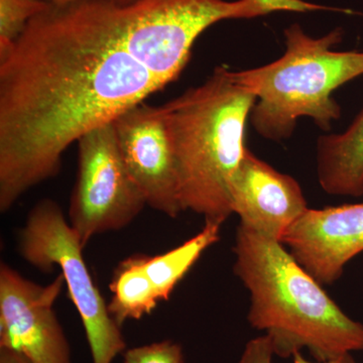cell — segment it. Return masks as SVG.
Instances as JSON below:
<instances>
[{"label":"cell","instance_id":"1","mask_svg":"<svg viewBox=\"0 0 363 363\" xmlns=\"http://www.w3.org/2000/svg\"><path fill=\"white\" fill-rule=\"evenodd\" d=\"M114 0L49 4L0 56V211L58 176L66 150L166 87L124 48Z\"/></svg>","mask_w":363,"mask_h":363},{"label":"cell","instance_id":"5","mask_svg":"<svg viewBox=\"0 0 363 363\" xmlns=\"http://www.w3.org/2000/svg\"><path fill=\"white\" fill-rule=\"evenodd\" d=\"M271 13L262 0L114 2V18L124 48L164 86L181 75L196 40L210 26Z\"/></svg>","mask_w":363,"mask_h":363},{"label":"cell","instance_id":"14","mask_svg":"<svg viewBox=\"0 0 363 363\" xmlns=\"http://www.w3.org/2000/svg\"><path fill=\"white\" fill-rule=\"evenodd\" d=\"M221 224L205 221L200 233L183 245L156 257L143 255V267L156 288L160 300L171 297L177 285L192 269L203 252L220 238Z\"/></svg>","mask_w":363,"mask_h":363},{"label":"cell","instance_id":"20","mask_svg":"<svg viewBox=\"0 0 363 363\" xmlns=\"http://www.w3.org/2000/svg\"><path fill=\"white\" fill-rule=\"evenodd\" d=\"M45 1L52 4H73V2L82 1V0H45Z\"/></svg>","mask_w":363,"mask_h":363},{"label":"cell","instance_id":"6","mask_svg":"<svg viewBox=\"0 0 363 363\" xmlns=\"http://www.w3.org/2000/svg\"><path fill=\"white\" fill-rule=\"evenodd\" d=\"M83 250L63 210L51 199L40 200L32 208L18 233V253L28 264L47 274L55 267L61 269L82 320L93 363H112L124 352L126 342L93 281Z\"/></svg>","mask_w":363,"mask_h":363},{"label":"cell","instance_id":"17","mask_svg":"<svg viewBox=\"0 0 363 363\" xmlns=\"http://www.w3.org/2000/svg\"><path fill=\"white\" fill-rule=\"evenodd\" d=\"M274 357L271 341L262 335L248 341L238 363H272Z\"/></svg>","mask_w":363,"mask_h":363},{"label":"cell","instance_id":"16","mask_svg":"<svg viewBox=\"0 0 363 363\" xmlns=\"http://www.w3.org/2000/svg\"><path fill=\"white\" fill-rule=\"evenodd\" d=\"M123 363H185V358L180 344L164 340L126 350Z\"/></svg>","mask_w":363,"mask_h":363},{"label":"cell","instance_id":"12","mask_svg":"<svg viewBox=\"0 0 363 363\" xmlns=\"http://www.w3.org/2000/svg\"><path fill=\"white\" fill-rule=\"evenodd\" d=\"M317 176L327 194L362 197L363 109L344 133L318 138Z\"/></svg>","mask_w":363,"mask_h":363},{"label":"cell","instance_id":"3","mask_svg":"<svg viewBox=\"0 0 363 363\" xmlns=\"http://www.w3.org/2000/svg\"><path fill=\"white\" fill-rule=\"evenodd\" d=\"M255 93L238 71L218 66L203 84L162 105L175 154L184 211L223 224L231 214V183L247 147Z\"/></svg>","mask_w":363,"mask_h":363},{"label":"cell","instance_id":"13","mask_svg":"<svg viewBox=\"0 0 363 363\" xmlns=\"http://www.w3.org/2000/svg\"><path fill=\"white\" fill-rule=\"evenodd\" d=\"M112 298L108 311L119 326L128 320H140L152 314L161 302L154 284L143 267V255L119 262L112 276Z\"/></svg>","mask_w":363,"mask_h":363},{"label":"cell","instance_id":"19","mask_svg":"<svg viewBox=\"0 0 363 363\" xmlns=\"http://www.w3.org/2000/svg\"><path fill=\"white\" fill-rule=\"evenodd\" d=\"M0 363H30L16 351L0 348Z\"/></svg>","mask_w":363,"mask_h":363},{"label":"cell","instance_id":"2","mask_svg":"<svg viewBox=\"0 0 363 363\" xmlns=\"http://www.w3.org/2000/svg\"><path fill=\"white\" fill-rule=\"evenodd\" d=\"M233 271L250 294L247 320L264 331L274 355L302 350L325 362L363 350V324L351 319L283 243L240 223Z\"/></svg>","mask_w":363,"mask_h":363},{"label":"cell","instance_id":"7","mask_svg":"<svg viewBox=\"0 0 363 363\" xmlns=\"http://www.w3.org/2000/svg\"><path fill=\"white\" fill-rule=\"evenodd\" d=\"M147 206L126 168L113 124L78 140V172L69 207V222L81 245L98 234L125 228Z\"/></svg>","mask_w":363,"mask_h":363},{"label":"cell","instance_id":"10","mask_svg":"<svg viewBox=\"0 0 363 363\" xmlns=\"http://www.w3.org/2000/svg\"><path fill=\"white\" fill-rule=\"evenodd\" d=\"M281 243L321 285H332L363 252V202L308 209Z\"/></svg>","mask_w":363,"mask_h":363},{"label":"cell","instance_id":"4","mask_svg":"<svg viewBox=\"0 0 363 363\" xmlns=\"http://www.w3.org/2000/svg\"><path fill=\"white\" fill-rule=\"evenodd\" d=\"M286 51L259 68L238 71L257 101L250 123L262 138L274 142L293 135L301 117H309L322 130L341 116L333 92L363 75V52L335 51L342 28L320 38L306 33L298 23L286 28Z\"/></svg>","mask_w":363,"mask_h":363},{"label":"cell","instance_id":"8","mask_svg":"<svg viewBox=\"0 0 363 363\" xmlns=\"http://www.w3.org/2000/svg\"><path fill=\"white\" fill-rule=\"evenodd\" d=\"M65 285L61 274L42 286L0 264V348L30 363H72L71 347L54 310Z\"/></svg>","mask_w":363,"mask_h":363},{"label":"cell","instance_id":"15","mask_svg":"<svg viewBox=\"0 0 363 363\" xmlns=\"http://www.w3.org/2000/svg\"><path fill=\"white\" fill-rule=\"evenodd\" d=\"M49 6L45 0H0V56L21 37L26 26Z\"/></svg>","mask_w":363,"mask_h":363},{"label":"cell","instance_id":"21","mask_svg":"<svg viewBox=\"0 0 363 363\" xmlns=\"http://www.w3.org/2000/svg\"><path fill=\"white\" fill-rule=\"evenodd\" d=\"M117 1H118L119 4H131V2L135 1V0H117Z\"/></svg>","mask_w":363,"mask_h":363},{"label":"cell","instance_id":"11","mask_svg":"<svg viewBox=\"0 0 363 363\" xmlns=\"http://www.w3.org/2000/svg\"><path fill=\"white\" fill-rule=\"evenodd\" d=\"M230 194L233 212L241 224L279 242L309 209L297 180L277 171L247 147L233 177Z\"/></svg>","mask_w":363,"mask_h":363},{"label":"cell","instance_id":"9","mask_svg":"<svg viewBox=\"0 0 363 363\" xmlns=\"http://www.w3.org/2000/svg\"><path fill=\"white\" fill-rule=\"evenodd\" d=\"M126 168L142 191L147 206L176 218L182 208L175 154L161 106L142 104L113 121Z\"/></svg>","mask_w":363,"mask_h":363},{"label":"cell","instance_id":"18","mask_svg":"<svg viewBox=\"0 0 363 363\" xmlns=\"http://www.w3.org/2000/svg\"><path fill=\"white\" fill-rule=\"evenodd\" d=\"M293 363H357L355 362L354 358L352 357V353H348V354L341 355L337 358L329 360V362H309L303 357L302 353L297 352L293 357Z\"/></svg>","mask_w":363,"mask_h":363}]
</instances>
